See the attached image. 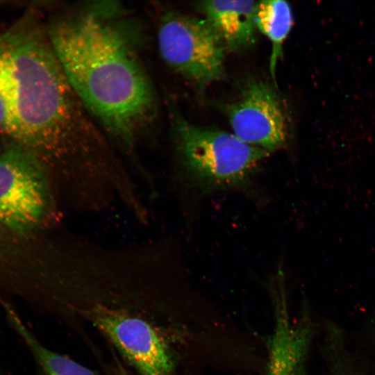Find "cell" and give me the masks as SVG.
I'll list each match as a JSON object with an SVG mask.
<instances>
[{
	"label": "cell",
	"mask_w": 375,
	"mask_h": 375,
	"mask_svg": "<svg viewBox=\"0 0 375 375\" xmlns=\"http://www.w3.org/2000/svg\"><path fill=\"white\" fill-rule=\"evenodd\" d=\"M70 97L47 31L28 17L0 34L1 129L15 144L42 151L64 123Z\"/></svg>",
	"instance_id": "7a4b0ae2"
},
{
	"label": "cell",
	"mask_w": 375,
	"mask_h": 375,
	"mask_svg": "<svg viewBox=\"0 0 375 375\" xmlns=\"http://www.w3.org/2000/svg\"><path fill=\"white\" fill-rule=\"evenodd\" d=\"M265 375H301L306 343L289 335L272 338Z\"/></svg>",
	"instance_id": "30bf717a"
},
{
	"label": "cell",
	"mask_w": 375,
	"mask_h": 375,
	"mask_svg": "<svg viewBox=\"0 0 375 375\" xmlns=\"http://www.w3.org/2000/svg\"><path fill=\"white\" fill-rule=\"evenodd\" d=\"M226 111L233 134L243 142L270 152L285 144L289 128L282 103L274 90L260 80H251L238 99Z\"/></svg>",
	"instance_id": "8992f818"
},
{
	"label": "cell",
	"mask_w": 375,
	"mask_h": 375,
	"mask_svg": "<svg viewBox=\"0 0 375 375\" xmlns=\"http://www.w3.org/2000/svg\"><path fill=\"white\" fill-rule=\"evenodd\" d=\"M62 206L46 165L15 144L0 151V224L31 233L58 222Z\"/></svg>",
	"instance_id": "277c9868"
},
{
	"label": "cell",
	"mask_w": 375,
	"mask_h": 375,
	"mask_svg": "<svg viewBox=\"0 0 375 375\" xmlns=\"http://www.w3.org/2000/svg\"><path fill=\"white\" fill-rule=\"evenodd\" d=\"M113 354V361L112 369L113 371V375H130L127 369L124 367L123 364L119 360V358L116 356V354Z\"/></svg>",
	"instance_id": "8fae6325"
},
{
	"label": "cell",
	"mask_w": 375,
	"mask_h": 375,
	"mask_svg": "<svg viewBox=\"0 0 375 375\" xmlns=\"http://www.w3.org/2000/svg\"><path fill=\"white\" fill-rule=\"evenodd\" d=\"M11 323L31 350L42 375H99L71 358L43 346L22 324L18 316L7 308Z\"/></svg>",
	"instance_id": "9c48e42d"
},
{
	"label": "cell",
	"mask_w": 375,
	"mask_h": 375,
	"mask_svg": "<svg viewBox=\"0 0 375 375\" xmlns=\"http://www.w3.org/2000/svg\"><path fill=\"white\" fill-rule=\"evenodd\" d=\"M122 7L94 2L57 17L47 33L83 106L114 140L135 176L149 170L138 158L157 117V99L138 49V34Z\"/></svg>",
	"instance_id": "6da1fadb"
},
{
	"label": "cell",
	"mask_w": 375,
	"mask_h": 375,
	"mask_svg": "<svg viewBox=\"0 0 375 375\" xmlns=\"http://www.w3.org/2000/svg\"><path fill=\"white\" fill-rule=\"evenodd\" d=\"M254 22L256 28L272 42L270 70L274 77L277 61L281 56L283 44L292 25L291 8L288 2L283 0L257 2Z\"/></svg>",
	"instance_id": "ba28073f"
},
{
	"label": "cell",
	"mask_w": 375,
	"mask_h": 375,
	"mask_svg": "<svg viewBox=\"0 0 375 375\" xmlns=\"http://www.w3.org/2000/svg\"><path fill=\"white\" fill-rule=\"evenodd\" d=\"M6 110L2 99L0 97V128H1L6 122Z\"/></svg>",
	"instance_id": "7c38bea8"
},
{
	"label": "cell",
	"mask_w": 375,
	"mask_h": 375,
	"mask_svg": "<svg viewBox=\"0 0 375 375\" xmlns=\"http://www.w3.org/2000/svg\"><path fill=\"white\" fill-rule=\"evenodd\" d=\"M256 4L247 0H212L201 1L199 8L226 50L236 51L255 42Z\"/></svg>",
	"instance_id": "52a82bcc"
},
{
	"label": "cell",
	"mask_w": 375,
	"mask_h": 375,
	"mask_svg": "<svg viewBox=\"0 0 375 375\" xmlns=\"http://www.w3.org/2000/svg\"><path fill=\"white\" fill-rule=\"evenodd\" d=\"M157 43L165 62L199 88L223 77L226 48L205 19L165 12L159 19Z\"/></svg>",
	"instance_id": "5b68a950"
},
{
	"label": "cell",
	"mask_w": 375,
	"mask_h": 375,
	"mask_svg": "<svg viewBox=\"0 0 375 375\" xmlns=\"http://www.w3.org/2000/svg\"><path fill=\"white\" fill-rule=\"evenodd\" d=\"M172 118L176 175L190 186L206 191L242 186L269 153L233 133L195 126L176 111Z\"/></svg>",
	"instance_id": "3957f363"
}]
</instances>
